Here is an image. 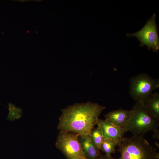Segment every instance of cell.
<instances>
[{
	"instance_id": "1",
	"label": "cell",
	"mask_w": 159,
	"mask_h": 159,
	"mask_svg": "<svg viewBox=\"0 0 159 159\" xmlns=\"http://www.w3.org/2000/svg\"><path fill=\"white\" fill-rule=\"evenodd\" d=\"M96 103L76 104L62 110L57 126L60 131L72 132L85 137L90 136L99 117L105 108Z\"/></svg>"
},
{
	"instance_id": "2",
	"label": "cell",
	"mask_w": 159,
	"mask_h": 159,
	"mask_svg": "<svg viewBox=\"0 0 159 159\" xmlns=\"http://www.w3.org/2000/svg\"><path fill=\"white\" fill-rule=\"evenodd\" d=\"M118 159H159L157 149L153 147L143 135L123 137L118 141Z\"/></svg>"
},
{
	"instance_id": "3",
	"label": "cell",
	"mask_w": 159,
	"mask_h": 159,
	"mask_svg": "<svg viewBox=\"0 0 159 159\" xmlns=\"http://www.w3.org/2000/svg\"><path fill=\"white\" fill-rule=\"evenodd\" d=\"M131 110L130 118L124 127L127 131L132 132L133 135L143 136L150 131L153 133L159 132L158 121L149 112L144 103L136 102Z\"/></svg>"
},
{
	"instance_id": "4",
	"label": "cell",
	"mask_w": 159,
	"mask_h": 159,
	"mask_svg": "<svg viewBox=\"0 0 159 159\" xmlns=\"http://www.w3.org/2000/svg\"><path fill=\"white\" fill-rule=\"evenodd\" d=\"M159 87V80L146 74L136 75L130 80V93L136 102L144 104L153 91Z\"/></svg>"
},
{
	"instance_id": "5",
	"label": "cell",
	"mask_w": 159,
	"mask_h": 159,
	"mask_svg": "<svg viewBox=\"0 0 159 159\" xmlns=\"http://www.w3.org/2000/svg\"><path fill=\"white\" fill-rule=\"evenodd\" d=\"M79 137L73 133L59 131L55 145L67 159H86Z\"/></svg>"
},
{
	"instance_id": "6",
	"label": "cell",
	"mask_w": 159,
	"mask_h": 159,
	"mask_svg": "<svg viewBox=\"0 0 159 159\" xmlns=\"http://www.w3.org/2000/svg\"><path fill=\"white\" fill-rule=\"evenodd\" d=\"M155 17L156 14L154 13L140 30L134 33L127 34L126 35L137 38L140 42V46H146L149 50L152 49L153 52H158L159 37Z\"/></svg>"
},
{
	"instance_id": "7",
	"label": "cell",
	"mask_w": 159,
	"mask_h": 159,
	"mask_svg": "<svg viewBox=\"0 0 159 159\" xmlns=\"http://www.w3.org/2000/svg\"><path fill=\"white\" fill-rule=\"evenodd\" d=\"M97 125L102 130L105 139L118 141L127 132L124 128L116 126L109 120L99 119Z\"/></svg>"
},
{
	"instance_id": "8",
	"label": "cell",
	"mask_w": 159,
	"mask_h": 159,
	"mask_svg": "<svg viewBox=\"0 0 159 159\" xmlns=\"http://www.w3.org/2000/svg\"><path fill=\"white\" fill-rule=\"evenodd\" d=\"M131 114V110L121 108L110 111L105 115V117L115 125L124 128L129 120Z\"/></svg>"
},
{
	"instance_id": "9",
	"label": "cell",
	"mask_w": 159,
	"mask_h": 159,
	"mask_svg": "<svg viewBox=\"0 0 159 159\" xmlns=\"http://www.w3.org/2000/svg\"><path fill=\"white\" fill-rule=\"evenodd\" d=\"M79 140L86 159H98L100 155V150L93 143L90 136L79 137Z\"/></svg>"
},
{
	"instance_id": "10",
	"label": "cell",
	"mask_w": 159,
	"mask_h": 159,
	"mask_svg": "<svg viewBox=\"0 0 159 159\" xmlns=\"http://www.w3.org/2000/svg\"><path fill=\"white\" fill-rule=\"evenodd\" d=\"M145 106L149 112L158 121L159 120V94L157 92L152 94L146 100Z\"/></svg>"
},
{
	"instance_id": "11",
	"label": "cell",
	"mask_w": 159,
	"mask_h": 159,
	"mask_svg": "<svg viewBox=\"0 0 159 159\" xmlns=\"http://www.w3.org/2000/svg\"><path fill=\"white\" fill-rule=\"evenodd\" d=\"M118 141L110 139H104L101 145L100 150L107 155H111L115 151V148L117 146Z\"/></svg>"
},
{
	"instance_id": "12",
	"label": "cell",
	"mask_w": 159,
	"mask_h": 159,
	"mask_svg": "<svg viewBox=\"0 0 159 159\" xmlns=\"http://www.w3.org/2000/svg\"><path fill=\"white\" fill-rule=\"evenodd\" d=\"M90 137L94 145L100 150L101 145L104 139L101 129L98 126L97 128H93L91 133Z\"/></svg>"
},
{
	"instance_id": "13",
	"label": "cell",
	"mask_w": 159,
	"mask_h": 159,
	"mask_svg": "<svg viewBox=\"0 0 159 159\" xmlns=\"http://www.w3.org/2000/svg\"><path fill=\"white\" fill-rule=\"evenodd\" d=\"M9 113L6 119L11 121H14L20 118L23 115V110L20 107L16 106L11 103L8 104Z\"/></svg>"
},
{
	"instance_id": "14",
	"label": "cell",
	"mask_w": 159,
	"mask_h": 159,
	"mask_svg": "<svg viewBox=\"0 0 159 159\" xmlns=\"http://www.w3.org/2000/svg\"><path fill=\"white\" fill-rule=\"evenodd\" d=\"M98 159H115L111 155H100Z\"/></svg>"
}]
</instances>
